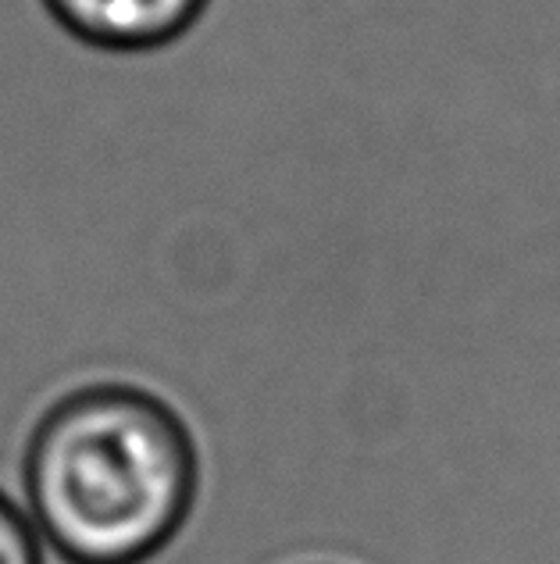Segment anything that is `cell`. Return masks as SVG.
Listing matches in <instances>:
<instances>
[{
	"mask_svg": "<svg viewBox=\"0 0 560 564\" xmlns=\"http://www.w3.org/2000/svg\"><path fill=\"white\" fill-rule=\"evenodd\" d=\"M208 0H43L72 36L105 51H151L183 36Z\"/></svg>",
	"mask_w": 560,
	"mask_h": 564,
	"instance_id": "obj_2",
	"label": "cell"
},
{
	"mask_svg": "<svg viewBox=\"0 0 560 564\" xmlns=\"http://www.w3.org/2000/svg\"><path fill=\"white\" fill-rule=\"evenodd\" d=\"M200 486L179 411L129 382L68 390L22 451V511L68 564H143L179 536Z\"/></svg>",
	"mask_w": 560,
	"mask_h": 564,
	"instance_id": "obj_1",
	"label": "cell"
},
{
	"mask_svg": "<svg viewBox=\"0 0 560 564\" xmlns=\"http://www.w3.org/2000/svg\"><path fill=\"white\" fill-rule=\"evenodd\" d=\"M0 564H47V551L29 514L4 489H0Z\"/></svg>",
	"mask_w": 560,
	"mask_h": 564,
	"instance_id": "obj_3",
	"label": "cell"
}]
</instances>
